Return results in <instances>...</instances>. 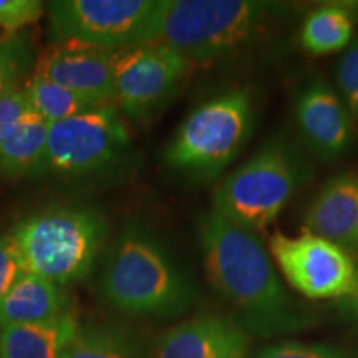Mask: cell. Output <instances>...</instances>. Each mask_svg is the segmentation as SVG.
Masks as SVG:
<instances>
[{"label": "cell", "instance_id": "24", "mask_svg": "<svg viewBox=\"0 0 358 358\" xmlns=\"http://www.w3.org/2000/svg\"><path fill=\"white\" fill-rule=\"evenodd\" d=\"M337 85L353 118H358V38L347 47L337 64Z\"/></svg>", "mask_w": 358, "mask_h": 358}, {"label": "cell", "instance_id": "16", "mask_svg": "<svg viewBox=\"0 0 358 358\" xmlns=\"http://www.w3.org/2000/svg\"><path fill=\"white\" fill-rule=\"evenodd\" d=\"M78 324L69 312L42 324L0 329V358H62Z\"/></svg>", "mask_w": 358, "mask_h": 358}, {"label": "cell", "instance_id": "22", "mask_svg": "<svg viewBox=\"0 0 358 358\" xmlns=\"http://www.w3.org/2000/svg\"><path fill=\"white\" fill-rule=\"evenodd\" d=\"M254 358H358V355L325 343L279 342L261 348Z\"/></svg>", "mask_w": 358, "mask_h": 358}, {"label": "cell", "instance_id": "1", "mask_svg": "<svg viewBox=\"0 0 358 358\" xmlns=\"http://www.w3.org/2000/svg\"><path fill=\"white\" fill-rule=\"evenodd\" d=\"M196 237L209 285L249 335L272 338L313 325L312 313L282 284L259 234L209 209L196 219Z\"/></svg>", "mask_w": 358, "mask_h": 358}, {"label": "cell", "instance_id": "18", "mask_svg": "<svg viewBox=\"0 0 358 358\" xmlns=\"http://www.w3.org/2000/svg\"><path fill=\"white\" fill-rule=\"evenodd\" d=\"M48 124L32 110L0 141V173L17 179L32 173L47 145Z\"/></svg>", "mask_w": 358, "mask_h": 358}, {"label": "cell", "instance_id": "13", "mask_svg": "<svg viewBox=\"0 0 358 358\" xmlns=\"http://www.w3.org/2000/svg\"><path fill=\"white\" fill-rule=\"evenodd\" d=\"M249 338L232 317L199 313L159 334L151 358H244Z\"/></svg>", "mask_w": 358, "mask_h": 358}, {"label": "cell", "instance_id": "26", "mask_svg": "<svg viewBox=\"0 0 358 358\" xmlns=\"http://www.w3.org/2000/svg\"><path fill=\"white\" fill-rule=\"evenodd\" d=\"M24 272L20 256L10 236H2L0 237V301Z\"/></svg>", "mask_w": 358, "mask_h": 358}, {"label": "cell", "instance_id": "21", "mask_svg": "<svg viewBox=\"0 0 358 358\" xmlns=\"http://www.w3.org/2000/svg\"><path fill=\"white\" fill-rule=\"evenodd\" d=\"M34 64V48L24 35H6L0 38V98L24 87Z\"/></svg>", "mask_w": 358, "mask_h": 358}, {"label": "cell", "instance_id": "4", "mask_svg": "<svg viewBox=\"0 0 358 358\" xmlns=\"http://www.w3.org/2000/svg\"><path fill=\"white\" fill-rule=\"evenodd\" d=\"M310 178L312 164L299 143L284 133L275 134L217 182L213 211L259 234Z\"/></svg>", "mask_w": 358, "mask_h": 358}, {"label": "cell", "instance_id": "8", "mask_svg": "<svg viewBox=\"0 0 358 358\" xmlns=\"http://www.w3.org/2000/svg\"><path fill=\"white\" fill-rule=\"evenodd\" d=\"M47 10L58 43L122 50L153 43L161 0H53Z\"/></svg>", "mask_w": 358, "mask_h": 358}, {"label": "cell", "instance_id": "23", "mask_svg": "<svg viewBox=\"0 0 358 358\" xmlns=\"http://www.w3.org/2000/svg\"><path fill=\"white\" fill-rule=\"evenodd\" d=\"M45 12L40 0H0V29L17 35L22 29L37 22Z\"/></svg>", "mask_w": 358, "mask_h": 358}, {"label": "cell", "instance_id": "19", "mask_svg": "<svg viewBox=\"0 0 358 358\" xmlns=\"http://www.w3.org/2000/svg\"><path fill=\"white\" fill-rule=\"evenodd\" d=\"M355 17L342 3H325L307 13L301 27V43L313 55L340 52L352 42Z\"/></svg>", "mask_w": 358, "mask_h": 358}, {"label": "cell", "instance_id": "27", "mask_svg": "<svg viewBox=\"0 0 358 358\" xmlns=\"http://www.w3.org/2000/svg\"><path fill=\"white\" fill-rule=\"evenodd\" d=\"M338 308L348 320L358 327V266L355 268V277H353L350 292L345 297L338 299Z\"/></svg>", "mask_w": 358, "mask_h": 358}, {"label": "cell", "instance_id": "17", "mask_svg": "<svg viewBox=\"0 0 358 358\" xmlns=\"http://www.w3.org/2000/svg\"><path fill=\"white\" fill-rule=\"evenodd\" d=\"M62 358H151V345L116 322L78 324Z\"/></svg>", "mask_w": 358, "mask_h": 358}, {"label": "cell", "instance_id": "25", "mask_svg": "<svg viewBox=\"0 0 358 358\" xmlns=\"http://www.w3.org/2000/svg\"><path fill=\"white\" fill-rule=\"evenodd\" d=\"M30 111H32V106H30L29 96H27L24 87L17 88L15 92L0 98V141Z\"/></svg>", "mask_w": 358, "mask_h": 358}, {"label": "cell", "instance_id": "15", "mask_svg": "<svg viewBox=\"0 0 358 358\" xmlns=\"http://www.w3.org/2000/svg\"><path fill=\"white\" fill-rule=\"evenodd\" d=\"M64 287L24 272L0 301V329L34 325L69 313Z\"/></svg>", "mask_w": 358, "mask_h": 358}, {"label": "cell", "instance_id": "6", "mask_svg": "<svg viewBox=\"0 0 358 358\" xmlns=\"http://www.w3.org/2000/svg\"><path fill=\"white\" fill-rule=\"evenodd\" d=\"M254 118V101L248 90L219 93L196 106L179 124L164 151V163L189 181H214L243 153Z\"/></svg>", "mask_w": 358, "mask_h": 358}, {"label": "cell", "instance_id": "20", "mask_svg": "<svg viewBox=\"0 0 358 358\" xmlns=\"http://www.w3.org/2000/svg\"><path fill=\"white\" fill-rule=\"evenodd\" d=\"M24 88L32 110L42 116L48 124L64 122L71 116L101 106L38 75H32L27 80Z\"/></svg>", "mask_w": 358, "mask_h": 358}, {"label": "cell", "instance_id": "9", "mask_svg": "<svg viewBox=\"0 0 358 358\" xmlns=\"http://www.w3.org/2000/svg\"><path fill=\"white\" fill-rule=\"evenodd\" d=\"M192 62L163 43L122 48L115 58V103L136 123H148L174 100Z\"/></svg>", "mask_w": 358, "mask_h": 358}, {"label": "cell", "instance_id": "11", "mask_svg": "<svg viewBox=\"0 0 358 358\" xmlns=\"http://www.w3.org/2000/svg\"><path fill=\"white\" fill-rule=\"evenodd\" d=\"M295 127L303 146L322 161H337L353 145V116L345 101L324 78H312L297 93Z\"/></svg>", "mask_w": 358, "mask_h": 358}, {"label": "cell", "instance_id": "7", "mask_svg": "<svg viewBox=\"0 0 358 358\" xmlns=\"http://www.w3.org/2000/svg\"><path fill=\"white\" fill-rule=\"evenodd\" d=\"M129 133L115 103L50 124L34 178H87L105 173L127 153Z\"/></svg>", "mask_w": 358, "mask_h": 358}, {"label": "cell", "instance_id": "3", "mask_svg": "<svg viewBox=\"0 0 358 358\" xmlns=\"http://www.w3.org/2000/svg\"><path fill=\"white\" fill-rule=\"evenodd\" d=\"M8 236L25 272L69 287L93 272L110 222L93 206H50L17 222Z\"/></svg>", "mask_w": 358, "mask_h": 358}, {"label": "cell", "instance_id": "2", "mask_svg": "<svg viewBox=\"0 0 358 358\" xmlns=\"http://www.w3.org/2000/svg\"><path fill=\"white\" fill-rule=\"evenodd\" d=\"M98 292L124 315L156 320L185 315L199 295L194 277L143 219H129L106 250Z\"/></svg>", "mask_w": 358, "mask_h": 358}, {"label": "cell", "instance_id": "10", "mask_svg": "<svg viewBox=\"0 0 358 358\" xmlns=\"http://www.w3.org/2000/svg\"><path fill=\"white\" fill-rule=\"evenodd\" d=\"M268 252L290 287L303 297L342 299L350 292L357 268L353 257L312 232L294 237L275 232Z\"/></svg>", "mask_w": 358, "mask_h": 358}, {"label": "cell", "instance_id": "5", "mask_svg": "<svg viewBox=\"0 0 358 358\" xmlns=\"http://www.w3.org/2000/svg\"><path fill=\"white\" fill-rule=\"evenodd\" d=\"M280 10L264 0H161L153 43L189 62L217 60L252 42Z\"/></svg>", "mask_w": 358, "mask_h": 358}, {"label": "cell", "instance_id": "14", "mask_svg": "<svg viewBox=\"0 0 358 358\" xmlns=\"http://www.w3.org/2000/svg\"><path fill=\"white\" fill-rule=\"evenodd\" d=\"M306 231L358 256V173L335 174L322 185L303 214Z\"/></svg>", "mask_w": 358, "mask_h": 358}, {"label": "cell", "instance_id": "12", "mask_svg": "<svg viewBox=\"0 0 358 358\" xmlns=\"http://www.w3.org/2000/svg\"><path fill=\"white\" fill-rule=\"evenodd\" d=\"M116 52L80 42H62L40 58L34 75L96 105H108L115 103Z\"/></svg>", "mask_w": 358, "mask_h": 358}]
</instances>
